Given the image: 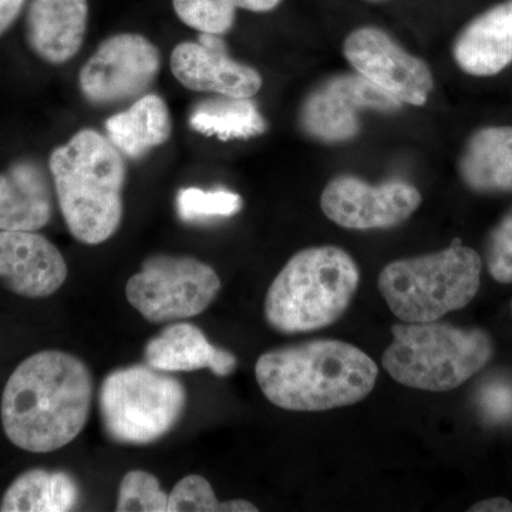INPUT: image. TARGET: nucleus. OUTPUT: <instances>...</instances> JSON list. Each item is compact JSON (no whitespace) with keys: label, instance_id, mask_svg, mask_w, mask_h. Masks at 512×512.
<instances>
[{"label":"nucleus","instance_id":"obj_18","mask_svg":"<svg viewBox=\"0 0 512 512\" xmlns=\"http://www.w3.org/2000/svg\"><path fill=\"white\" fill-rule=\"evenodd\" d=\"M144 359L148 366L161 372L210 369L220 377L232 375L238 366L234 353L211 345L198 326L187 322L173 323L148 340Z\"/></svg>","mask_w":512,"mask_h":512},{"label":"nucleus","instance_id":"obj_10","mask_svg":"<svg viewBox=\"0 0 512 512\" xmlns=\"http://www.w3.org/2000/svg\"><path fill=\"white\" fill-rule=\"evenodd\" d=\"M402 106V101L362 74H339L306 96L299 110V126L306 136L322 143H346L359 134L360 111H394Z\"/></svg>","mask_w":512,"mask_h":512},{"label":"nucleus","instance_id":"obj_3","mask_svg":"<svg viewBox=\"0 0 512 512\" xmlns=\"http://www.w3.org/2000/svg\"><path fill=\"white\" fill-rule=\"evenodd\" d=\"M60 211L74 239L100 245L119 231L127 165L109 137L83 128L49 158Z\"/></svg>","mask_w":512,"mask_h":512},{"label":"nucleus","instance_id":"obj_15","mask_svg":"<svg viewBox=\"0 0 512 512\" xmlns=\"http://www.w3.org/2000/svg\"><path fill=\"white\" fill-rule=\"evenodd\" d=\"M55 195L49 165L33 157L13 161L0 173V231L45 228L55 211Z\"/></svg>","mask_w":512,"mask_h":512},{"label":"nucleus","instance_id":"obj_13","mask_svg":"<svg viewBox=\"0 0 512 512\" xmlns=\"http://www.w3.org/2000/svg\"><path fill=\"white\" fill-rule=\"evenodd\" d=\"M170 63L175 79L191 92L254 97L262 87L261 74L229 57L220 35L201 33L198 42L180 43Z\"/></svg>","mask_w":512,"mask_h":512},{"label":"nucleus","instance_id":"obj_26","mask_svg":"<svg viewBox=\"0 0 512 512\" xmlns=\"http://www.w3.org/2000/svg\"><path fill=\"white\" fill-rule=\"evenodd\" d=\"M168 495L161 490L156 476L143 470L128 471L120 484L119 512H165Z\"/></svg>","mask_w":512,"mask_h":512},{"label":"nucleus","instance_id":"obj_4","mask_svg":"<svg viewBox=\"0 0 512 512\" xmlns=\"http://www.w3.org/2000/svg\"><path fill=\"white\" fill-rule=\"evenodd\" d=\"M360 272L338 247L306 248L286 262L266 293L268 325L282 335L328 328L348 311Z\"/></svg>","mask_w":512,"mask_h":512},{"label":"nucleus","instance_id":"obj_29","mask_svg":"<svg viewBox=\"0 0 512 512\" xmlns=\"http://www.w3.org/2000/svg\"><path fill=\"white\" fill-rule=\"evenodd\" d=\"M235 8L249 10V12L264 13L278 8L282 0H229Z\"/></svg>","mask_w":512,"mask_h":512},{"label":"nucleus","instance_id":"obj_12","mask_svg":"<svg viewBox=\"0 0 512 512\" xmlns=\"http://www.w3.org/2000/svg\"><path fill=\"white\" fill-rule=\"evenodd\" d=\"M343 53L357 73L403 104L423 106L429 99L434 87L430 67L384 30H355L345 40Z\"/></svg>","mask_w":512,"mask_h":512},{"label":"nucleus","instance_id":"obj_8","mask_svg":"<svg viewBox=\"0 0 512 512\" xmlns=\"http://www.w3.org/2000/svg\"><path fill=\"white\" fill-rule=\"evenodd\" d=\"M220 291L217 272L192 256H150L126 285L127 301L154 325L200 315Z\"/></svg>","mask_w":512,"mask_h":512},{"label":"nucleus","instance_id":"obj_14","mask_svg":"<svg viewBox=\"0 0 512 512\" xmlns=\"http://www.w3.org/2000/svg\"><path fill=\"white\" fill-rule=\"evenodd\" d=\"M66 259L53 242L30 231H0V282L28 299L49 298L66 282Z\"/></svg>","mask_w":512,"mask_h":512},{"label":"nucleus","instance_id":"obj_30","mask_svg":"<svg viewBox=\"0 0 512 512\" xmlns=\"http://www.w3.org/2000/svg\"><path fill=\"white\" fill-rule=\"evenodd\" d=\"M470 512H512V503L504 497H494L490 500L474 504Z\"/></svg>","mask_w":512,"mask_h":512},{"label":"nucleus","instance_id":"obj_28","mask_svg":"<svg viewBox=\"0 0 512 512\" xmlns=\"http://www.w3.org/2000/svg\"><path fill=\"white\" fill-rule=\"evenodd\" d=\"M25 3L26 0H0V37L12 28Z\"/></svg>","mask_w":512,"mask_h":512},{"label":"nucleus","instance_id":"obj_27","mask_svg":"<svg viewBox=\"0 0 512 512\" xmlns=\"http://www.w3.org/2000/svg\"><path fill=\"white\" fill-rule=\"evenodd\" d=\"M490 275L500 284L512 282V210L495 225L485 247Z\"/></svg>","mask_w":512,"mask_h":512},{"label":"nucleus","instance_id":"obj_17","mask_svg":"<svg viewBox=\"0 0 512 512\" xmlns=\"http://www.w3.org/2000/svg\"><path fill=\"white\" fill-rule=\"evenodd\" d=\"M453 57L470 76L490 77L507 69L512 63V0L467 23L454 40Z\"/></svg>","mask_w":512,"mask_h":512},{"label":"nucleus","instance_id":"obj_1","mask_svg":"<svg viewBox=\"0 0 512 512\" xmlns=\"http://www.w3.org/2000/svg\"><path fill=\"white\" fill-rule=\"evenodd\" d=\"M92 400L86 363L62 350H42L23 360L6 382L3 430L10 443L29 453L60 450L86 427Z\"/></svg>","mask_w":512,"mask_h":512},{"label":"nucleus","instance_id":"obj_23","mask_svg":"<svg viewBox=\"0 0 512 512\" xmlns=\"http://www.w3.org/2000/svg\"><path fill=\"white\" fill-rule=\"evenodd\" d=\"M167 512H258L245 500L221 503L204 477L191 474L178 481L168 495Z\"/></svg>","mask_w":512,"mask_h":512},{"label":"nucleus","instance_id":"obj_6","mask_svg":"<svg viewBox=\"0 0 512 512\" xmlns=\"http://www.w3.org/2000/svg\"><path fill=\"white\" fill-rule=\"evenodd\" d=\"M480 278V255L454 241L443 251L384 266L377 286L402 322L429 323L466 308L476 298Z\"/></svg>","mask_w":512,"mask_h":512},{"label":"nucleus","instance_id":"obj_2","mask_svg":"<svg viewBox=\"0 0 512 512\" xmlns=\"http://www.w3.org/2000/svg\"><path fill=\"white\" fill-rule=\"evenodd\" d=\"M376 363L342 340L269 350L255 366L266 399L289 412H326L362 402L375 389Z\"/></svg>","mask_w":512,"mask_h":512},{"label":"nucleus","instance_id":"obj_21","mask_svg":"<svg viewBox=\"0 0 512 512\" xmlns=\"http://www.w3.org/2000/svg\"><path fill=\"white\" fill-rule=\"evenodd\" d=\"M80 503V487L66 471L43 468L20 474L3 495L2 512H67Z\"/></svg>","mask_w":512,"mask_h":512},{"label":"nucleus","instance_id":"obj_11","mask_svg":"<svg viewBox=\"0 0 512 512\" xmlns=\"http://www.w3.org/2000/svg\"><path fill=\"white\" fill-rule=\"evenodd\" d=\"M421 204V194L406 181L372 185L352 175L333 178L320 197L330 221L346 229L392 228L409 220Z\"/></svg>","mask_w":512,"mask_h":512},{"label":"nucleus","instance_id":"obj_20","mask_svg":"<svg viewBox=\"0 0 512 512\" xmlns=\"http://www.w3.org/2000/svg\"><path fill=\"white\" fill-rule=\"evenodd\" d=\"M104 127L114 147L130 160H140L153 148L163 146L173 133L167 103L158 94L148 93L111 116Z\"/></svg>","mask_w":512,"mask_h":512},{"label":"nucleus","instance_id":"obj_9","mask_svg":"<svg viewBox=\"0 0 512 512\" xmlns=\"http://www.w3.org/2000/svg\"><path fill=\"white\" fill-rule=\"evenodd\" d=\"M161 69L158 47L138 33L107 37L79 73L84 99L97 107L119 106L146 96Z\"/></svg>","mask_w":512,"mask_h":512},{"label":"nucleus","instance_id":"obj_22","mask_svg":"<svg viewBox=\"0 0 512 512\" xmlns=\"http://www.w3.org/2000/svg\"><path fill=\"white\" fill-rule=\"evenodd\" d=\"M192 130L221 141L248 140L266 131V121L251 97L218 96L198 101L188 116Z\"/></svg>","mask_w":512,"mask_h":512},{"label":"nucleus","instance_id":"obj_24","mask_svg":"<svg viewBox=\"0 0 512 512\" xmlns=\"http://www.w3.org/2000/svg\"><path fill=\"white\" fill-rule=\"evenodd\" d=\"M242 210L241 195L228 190L205 191L197 187L183 188L178 192V217L187 224L229 218Z\"/></svg>","mask_w":512,"mask_h":512},{"label":"nucleus","instance_id":"obj_19","mask_svg":"<svg viewBox=\"0 0 512 512\" xmlns=\"http://www.w3.org/2000/svg\"><path fill=\"white\" fill-rule=\"evenodd\" d=\"M461 180L480 194L512 191V127H484L471 134L458 161Z\"/></svg>","mask_w":512,"mask_h":512},{"label":"nucleus","instance_id":"obj_7","mask_svg":"<svg viewBox=\"0 0 512 512\" xmlns=\"http://www.w3.org/2000/svg\"><path fill=\"white\" fill-rule=\"evenodd\" d=\"M100 419L107 436L124 446H148L175 429L187 407L180 379L146 365L113 370L99 393Z\"/></svg>","mask_w":512,"mask_h":512},{"label":"nucleus","instance_id":"obj_5","mask_svg":"<svg viewBox=\"0 0 512 512\" xmlns=\"http://www.w3.org/2000/svg\"><path fill=\"white\" fill-rule=\"evenodd\" d=\"M382 357L384 370L403 386L450 392L487 366L493 357L490 335L448 323H402Z\"/></svg>","mask_w":512,"mask_h":512},{"label":"nucleus","instance_id":"obj_16","mask_svg":"<svg viewBox=\"0 0 512 512\" xmlns=\"http://www.w3.org/2000/svg\"><path fill=\"white\" fill-rule=\"evenodd\" d=\"M87 23V0H30L26 42L40 60L59 66L82 49Z\"/></svg>","mask_w":512,"mask_h":512},{"label":"nucleus","instance_id":"obj_25","mask_svg":"<svg viewBox=\"0 0 512 512\" xmlns=\"http://www.w3.org/2000/svg\"><path fill=\"white\" fill-rule=\"evenodd\" d=\"M173 6L184 25L210 35H225L237 18V8L229 0H173Z\"/></svg>","mask_w":512,"mask_h":512},{"label":"nucleus","instance_id":"obj_31","mask_svg":"<svg viewBox=\"0 0 512 512\" xmlns=\"http://www.w3.org/2000/svg\"><path fill=\"white\" fill-rule=\"evenodd\" d=\"M370 2H383V0H370Z\"/></svg>","mask_w":512,"mask_h":512}]
</instances>
